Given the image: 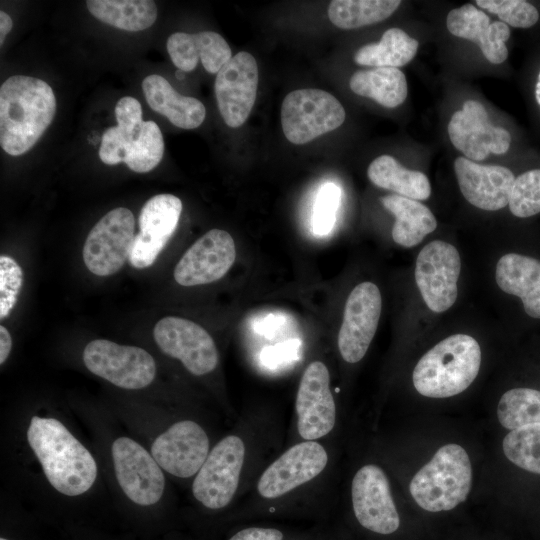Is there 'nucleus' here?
<instances>
[{
	"mask_svg": "<svg viewBox=\"0 0 540 540\" xmlns=\"http://www.w3.org/2000/svg\"><path fill=\"white\" fill-rule=\"evenodd\" d=\"M82 358L91 373L123 389H142L156 376L154 358L136 346L95 339L85 346Z\"/></svg>",
	"mask_w": 540,
	"mask_h": 540,
	"instance_id": "9d476101",
	"label": "nucleus"
},
{
	"mask_svg": "<svg viewBox=\"0 0 540 540\" xmlns=\"http://www.w3.org/2000/svg\"><path fill=\"white\" fill-rule=\"evenodd\" d=\"M382 309L381 293L372 282H362L350 292L338 333V351L348 364L365 356L376 333Z\"/></svg>",
	"mask_w": 540,
	"mask_h": 540,
	"instance_id": "dca6fc26",
	"label": "nucleus"
},
{
	"mask_svg": "<svg viewBox=\"0 0 540 540\" xmlns=\"http://www.w3.org/2000/svg\"><path fill=\"white\" fill-rule=\"evenodd\" d=\"M508 206L511 213L520 218L540 213V169L529 170L515 178Z\"/></svg>",
	"mask_w": 540,
	"mask_h": 540,
	"instance_id": "f704fd0d",
	"label": "nucleus"
},
{
	"mask_svg": "<svg viewBox=\"0 0 540 540\" xmlns=\"http://www.w3.org/2000/svg\"><path fill=\"white\" fill-rule=\"evenodd\" d=\"M12 348V338L9 331L3 326H0V364H3Z\"/></svg>",
	"mask_w": 540,
	"mask_h": 540,
	"instance_id": "a19ab883",
	"label": "nucleus"
},
{
	"mask_svg": "<svg viewBox=\"0 0 540 540\" xmlns=\"http://www.w3.org/2000/svg\"><path fill=\"white\" fill-rule=\"evenodd\" d=\"M28 444L50 485L66 496H79L93 486L97 464L89 450L58 419L33 416Z\"/></svg>",
	"mask_w": 540,
	"mask_h": 540,
	"instance_id": "7ed1b4c3",
	"label": "nucleus"
},
{
	"mask_svg": "<svg viewBox=\"0 0 540 540\" xmlns=\"http://www.w3.org/2000/svg\"><path fill=\"white\" fill-rule=\"evenodd\" d=\"M206 429L193 419H181L159 434L151 454L165 472L180 479H193L211 448Z\"/></svg>",
	"mask_w": 540,
	"mask_h": 540,
	"instance_id": "4468645a",
	"label": "nucleus"
},
{
	"mask_svg": "<svg viewBox=\"0 0 540 540\" xmlns=\"http://www.w3.org/2000/svg\"><path fill=\"white\" fill-rule=\"evenodd\" d=\"M447 130L453 146L471 161H482L490 153L504 154L511 143L509 132L493 126L484 106L475 100H467L452 115Z\"/></svg>",
	"mask_w": 540,
	"mask_h": 540,
	"instance_id": "aec40b11",
	"label": "nucleus"
},
{
	"mask_svg": "<svg viewBox=\"0 0 540 540\" xmlns=\"http://www.w3.org/2000/svg\"><path fill=\"white\" fill-rule=\"evenodd\" d=\"M333 391L327 365L311 361L298 384L285 446L297 441H333L339 417Z\"/></svg>",
	"mask_w": 540,
	"mask_h": 540,
	"instance_id": "0eeeda50",
	"label": "nucleus"
},
{
	"mask_svg": "<svg viewBox=\"0 0 540 540\" xmlns=\"http://www.w3.org/2000/svg\"><path fill=\"white\" fill-rule=\"evenodd\" d=\"M236 259L235 242L222 229H211L184 253L174 268L175 281L182 286H196L221 279Z\"/></svg>",
	"mask_w": 540,
	"mask_h": 540,
	"instance_id": "6ab92c4d",
	"label": "nucleus"
},
{
	"mask_svg": "<svg viewBox=\"0 0 540 540\" xmlns=\"http://www.w3.org/2000/svg\"><path fill=\"white\" fill-rule=\"evenodd\" d=\"M418 41L400 28L384 32L378 43L360 47L354 61L363 66L398 68L409 63L416 55Z\"/></svg>",
	"mask_w": 540,
	"mask_h": 540,
	"instance_id": "7c9ffc66",
	"label": "nucleus"
},
{
	"mask_svg": "<svg viewBox=\"0 0 540 540\" xmlns=\"http://www.w3.org/2000/svg\"><path fill=\"white\" fill-rule=\"evenodd\" d=\"M320 525L302 528L259 521L247 522L236 529L227 540H304Z\"/></svg>",
	"mask_w": 540,
	"mask_h": 540,
	"instance_id": "c9c22d12",
	"label": "nucleus"
},
{
	"mask_svg": "<svg viewBox=\"0 0 540 540\" xmlns=\"http://www.w3.org/2000/svg\"><path fill=\"white\" fill-rule=\"evenodd\" d=\"M258 66L255 58L241 51L217 73L214 89L218 109L231 128L245 123L255 103L258 88Z\"/></svg>",
	"mask_w": 540,
	"mask_h": 540,
	"instance_id": "a211bd4d",
	"label": "nucleus"
},
{
	"mask_svg": "<svg viewBox=\"0 0 540 540\" xmlns=\"http://www.w3.org/2000/svg\"><path fill=\"white\" fill-rule=\"evenodd\" d=\"M535 98H536V101H537L538 105L540 106V72L538 74L536 87H535Z\"/></svg>",
	"mask_w": 540,
	"mask_h": 540,
	"instance_id": "c03bdc74",
	"label": "nucleus"
},
{
	"mask_svg": "<svg viewBox=\"0 0 540 540\" xmlns=\"http://www.w3.org/2000/svg\"><path fill=\"white\" fill-rule=\"evenodd\" d=\"M340 196V188L334 183L328 182L320 187L312 216L313 230L316 234L326 235L331 231Z\"/></svg>",
	"mask_w": 540,
	"mask_h": 540,
	"instance_id": "58836bf2",
	"label": "nucleus"
},
{
	"mask_svg": "<svg viewBox=\"0 0 540 540\" xmlns=\"http://www.w3.org/2000/svg\"><path fill=\"white\" fill-rule=\"evenodd\" d=\"M286 437L283 413L268 407L241 413L192 479L194 500L211 512L236 507L265 466L285 448Z\"/></svg>",
	"mask_w": 540,
	"mask_h": 540,
	"instance_id": "f03ea898",
	"label": "nucleus"
},
{
	"mask_svg": "<svg viewBox=\"0 0 540 540\" xmlns=\"http://www.w3.org/2000/svg\"><path fill=\"white\" fill-rule=\"evenodd\" d=\"M502 291L521 298L525 312L540 318V261L521 254L503 255L495 271Z\"/></svg>",
	"mask_w": 540,
	"mask_h": 540,
	"instance_id": "a878e982",
	"label": "nucleus"
},
{
	"mask_svg": "<svg viewBox=\"0 0 540 540\" xmlns=\"http://www.w3.org/2000/svg\"><path fill=\"white\" fill-rule=\"evenodd\" d=\"M117 126L130 128L143 122L142 108L139 101L133 97L121 98L115 106Z\"/></svg>",
	"mask_w": 540,
	"mask_h": 540,
	"instance_id": "ea45409f",
	"label": "nucleus"
},
{
	"mask_svg": "<svg viewBox=\"0 0 540 540\" xmlns=\"http://www.w3.org/2000/svg\"><path fill=\"white\" fill-rule=\"evenodd\" d=\"M144 97L152 110L165 116L182 129L199 127L206 116L205 106L196 98L179 94L160 75H149L141 84Z\"/></svg>",
	"mask_w": 540,
	"mask_h": 540,
	"instance_id": "393cba45",
	"label": "nucleus"
},
{
	"mask_svg": "<svg viewBox=\"0 0 540 540\" xmlns=\"http://www.w3.org/2000/svg\"><path fill=\"white\" fill-rule=\"evenodd\" d=\"M13 22L10 16L4 11H0V46L3 45L6 35L12 29Z\"/></svg>",
	"mask_w": 540,
	"mask_h": 540,
	"instance_id": "79ce46f5",
	"label": "nucleus"
},
{
	"mask_svg": "<svg viewBox=\"0 0 540 540\" xmlns=\"http://www.w3.org/2000/svg\"><path fill=\"white\" fill-rule=\"evenodd\" d=\"M454 171L463 197L473 206L496 211L509 204L514 174L504 166L481 165L458 157Z\"/></svg>",
	"mask_w": 540,
	"mask_h": 540,
	"instance_id": "4be33fe9",
	"label": "nucleus"
},
{
	"mask_svg": "<svg viewBox=\"0 0 540 540\" xmlns=\"http://www.w3.org/2000/svg\"><path fill=\"white\" fill-rule=\"evenodd\" d=\"M502 445L510 462L528 472L540 474V424L511 430Z\"/></svg>",
	"mask_w": 540,
	"mask_h": 540,
	"instance_id": "72a5a7b5",
	"label": "nucleus"
},
{
	"mask_svg": "<svg viewBox=\"0 0 540 540\" xmlns=\"http://www.w3.org/2000/svg\"><path fill=\"white\" fill-rule=\"evenodd\" d=\"M182 212L181 200L172 194L151 197L139 215L129 263L136 269L151 266L174 234Z\"/></svg>",
	"mask_w": 540,
	"mask_h": 540,
	"instance_id": "412c9836",
	"label": "nucleus"
},
{
	"mask_svg": "<svg viewBox=\"0 0 540 540\" xmlns=\"http://www.w3.org/2000/svg\"><path fill=\"white\" fill-rule=\"evenodd\" d=\"M0 540H8V539L1 537Z\"/></svg>",
	"mask_w": 540,
	"mask_h": 540,
	"instance_id": "a18cd8bd",
	"label": "nucleus"
},
{
	"mask_svg": "<svg viewBox=\"0 0 540 540\" xmlns=\"http://www.w3.org/2000/svg\"><path fill=\"white\" fill-rule=\"evenodd\" d=\"M380 200L395 216L392 238L400 246L409 248L419 244L437 227L436 218L431 210L417 200L397 194L387 195Z\"/></svg>",
	"mask_w": 540,
	"mask_h": 540,
	"instance_id": "bb28decb",
	"label": "nucleus"
},
{
	"mask_svg": "<svg viewBox=\"0 0 540 540\" xmlns=\"http://www.w3.org/2000/svg\"><path fill=\"white\" fill-rule=\"evenodd\" d=\"M164 153V140L154 121L133 128L109 127L101 137L99 157L107 165L124 162L136 173L154 169Z\"/></svg>",
	"mask_w": 540,
	"mask_h": 540,
	"instance_id": "f3484780",
	"label": "nucleus"
},
{
	"mask_svg": "<svg viewBox=\"0 0 540 540\" xmlns=\"http://www.w3.org/2000/svg\"><path fill=\"white\" fill-rule=\"evenodd\" d=\"M153 337L160 350L177 359L194 376H205L216 370L219 353L211 335L199 324L176 316L160 319Z\"/></svg>",
	"mask_w": 540,
	"mask_h": 540,
	"instance_id": "9b49d317",
	"label": "nucleus"
},
{
	"mask_svg": "<svg viewBox=\"0 0 540 540\" xmlns=\"http://www.w3.org/2000/svg\"><path fill=\"white\" fill-rule=\"evenodd\" d=\"M471 483L472 468L466 450L457 444H447L414 475L409 490L422 509L449 511L466 500Z\"/></svg>",
	"mask_w": 540,
	"mask_h": 540,
	"instance_id": "423d86ee",
	"label": "nucleus"
},
{
	"mask_svg": "<svg viewBox=\"0 0 540 540\" xmlns=\"http://www.w3.org/2000/svg\"><path fill=\"white\" fill-rule=\"evenodd\" d=\"M345 110L330 93L320 89H299L286 95L281 106V125L293 144H305L340 127Z\"/></svg>",
	"mask_w": 540,
	"mask_h": 540,
	"instance_id": "1a4fd4ad",
	"label": "nucleus"
},
{
	"mask_svg": "<svg viewBox=\"0 0 540 540\" xmlns=\"http://www.w3.org/2000/svg\"><path fill=\"white\" fill-rule=\"evenodd\" d=\"M56 113V98L45 81L14 75L0 88V144L11 156L29 151Z\"/></svg>",
	"mask_w": 540,
	"mask_h": 540,
	"instance_id": "20e7f679",
	"label": "nucleus"
},
{
	"mask_svg": "<svg viewBox=\"0 0 540 540\" xmlns=\"http://www.w3.org/2000/svg\"><path fill=\"white\" fill-rule=\"evenodd\" d=\"M135 219L124 207L106 213L90 230L83 246V260L90 272L108 276L129 259L134 242Z\"/></svg>",
	"mask_w": 540,
	"mask_h": 540,
	"instance_id": "f8f14e48",
	"label": "nucleus"
},
{
	"mask_svg": "<svg viewBox=\"0 0 540 540\" xmlns=\"http://www.w3.org/2000/svg\"><path fill=\"white\" fill-rule=\"evenodd\" d=\"M118 484L135 504L151 506L160 501L165 491L162 468L141 444L129 437H119L111 447Z\"/></svg>",
	"mask_w": 540,
	"mask_h": 540,
	"instance_id": "ddd939ff",
	"label": "nucleus"
},
{
	"mask_svg": "<svg viewBox=\"0 0 540 540\" xmlns=\"http://www.w3.org/2000/svg\"><path fill=\"white\" fill-rule=\"evenodd\" d=\"M446 26L452 35L476 43L489 62L500 64L507 59L505 42L510 37L509 26L502 21L490 23L487 14L475 6L465 4L451 10Z\"/></svg>",
	"mask_w": 540,
	"mask_h": 540,
	"instance_id": "5701e85b",
	"label": "nucleus"
},
{
	"mask_svg": "<svg viewBox=\"0 0 540 540\" xmlns=\"http://www.w3.org/2000/svg\"><path fill=\"white\" fill-rule=\"evenodd\" d=\"M86 6L101 22L126 31L145 30L157 18V7L151 0H87Z\"/></svg>",
	"mask_w": 540,
	"mask_h": 540,
	"instance_id": "c756f323",
	"label": "nucleus"
},
{
	"mask_svg": "<svg viewBox=\"0 0 540 540\" xmlns=\"http://www.w3.org/2000/svg\"><path fill=\"white\" fill-rule=\"evenodd\" d=\"M481 349L467 334H454L437 343L416 364L415 389L430 398H447L466 390L478 375Z\"/></svg>",
	"mask_w": 540,
	"mask_h": 540,
	"instance_id": "39448f33",
	"label": "nucleus"
},
{
	"mask_svg": "<svg viewBox=\"0 0 540 540\" xmlns=\"http://www.w3.org/2000/svg\"><path fill=\"white\" fill-rule=\"evenodd\" d=\"M476 4L515 28H529L539 19L538 10L523 0H477Z\"/></svg>",
	"mask_w": 540,
	"mask_h": 540,
	"instance_id": "e433bc0d",
	"label": "nucleus"
},
{
	"mask_svg": "<svg viewBox=\"0 0 540 540\" xmlns=\"http://www.w3.org/2000/svg\"><path fill=\"white\" fill-rule=\"evenodd\" d=\"M500 424L509 430L540 424V391L514 388L506 391L497 407Z\"/></svg>",
	"mask_w": 540,
	"mask_h": 540,
	"instance_id": "473e14b6",
	"label": "nucleus"
},
{
	"mask_svg": "<svg viewBox=\"0 0 540 540\" xmlns=\"http://www.w3.org/2000/svg\"><path fill=\"white\" fill-rule=\"evenodd\" d=\"M304 540H336L334 536L327 531V526L321 524L309 537Z\"/></svg>",
	"mask_w": 540,
	"mask_h": 540,
	"instance_id": "37998d69",
	"label": "nucleus"
},
{
	"mask_svg": "<svg viewBox=\"0 0 540 540\" xmlns=\"http://www.w3.org/2000/svg\"><path fill=\"white\" fill-rule=\"evenodd\" d=\"M461 259L457 249L442 240L425 245L417 256L415 280L427 307L441 313L457 299Z\"/></svg>",
	"mask_w": 540,
	"mask_h": 540,
	"instance_id": "2eb2a0df",
	"label": "nucleus"
},
{
	"mask_svg": "<svg viewBox=\"0 0 540 540\" xmlns=\"http://www.w3.org/2000/svg\"><path fill=\"white\" fill-rule=\"evenodd\" d=\"M400 4L398 0H334L328 17L341 29H356L385 20Z\"/></svg>",
	"mask_w": 540,
	"mask_h": 540,
	"instance_id": "2f4dec72",
	"label": "nucleus"
},
{
	"mask_svg": "<svg viewBox=\"0 0 540 540\" xmlns=\"http://www.w3.org/2000/svg\"><path fill=\"white\" fill-rule=\"evenodd\" d=\"M349 86L355 94L373 99L386 108L401 105L408 94L405 75L392 67L359 70L351 76Z\"/></svg>",
	"mask_w": 540,
	"mask_h": 540,
	"instance_id": "c85d7f7f",
	"label": "nucleus"
},
{
	"mask_svg": "<svg viewBox=\"0 0 540 540\" xmlns=\"http://www.w3.org/2000/svg\"><path fill=\"white\" fill-rule=\"evenodd\" d=\"M166 49L173 64L184 72L194 70L200 59L205 70L215 74L233 57L226 40L213 31L174 33L167 39Z\"/></svg>",
	"mask_w": 540,
	"mask_h": 540,
	"instance_id": "b1692460",
	"label": "nucleus"
},
{
	"mask_svg": "<svg viewBox=\"0 0 540 540\" xmlns=\"http://www.w3.org/2000/svg\"><path fill=\"white\" fill-rule=\"evenodd\" d=\"M367 175L374 185L406 198L426 200L431 194L430 182L424 173L403 167L390 155L375 158Z\"/></svg>",
	"mask_w": 540,
	"mask_h": 540,
	"instance_id": "cd10ccee",
	"label": "nucleus"
},
{
	"mask_svg": "<svg viewBox=\"0 0 540 540\" xmlns=\"http://www.w3.org/2000/svg\"><path fill=\"white\" fill-rule=\"evenodd\" d=\"M354 519L375 535H392L400 527V516L393 499L390 480L376 463H365L353 474L349 487Z\"/></svg>",
	"mask_w": 540,
	"mask_h": 540,
	"instance_id": "6e6552de",
	"label": "nucleus"
},
{
	"mask_svg": "<svg viewBox=\"0 0 540 540\" xmlns=\"http://www.w3.org/2000/svg\"><path fill=\"white\" fill-rule=\"evenodd\" d=\"M23 281V272L10 256L0 257V319L6 318L14 308Z\"/></svg>",
	"mask_w": 540,
	"mask_h": 540,
	"instance_id": "4c0bfd02",
	"label": "nucleus"
},
{
	"mask_svg": "<svg viewBox=\"0 0 540 540\" xmlns=\"http://www.w3.org/2000/svg\"><path fill=\"white\" fill-rule=\"evenodd\" d=\"M332 441H297L275 456L236 505L233 519L327 520L335 452Z\"/></svg>",
	"mask_w": 540,
	"mask_h": 540,
	"instance_id": "f257e3e1",
	"label": "nucleus"
}]
</instances>
